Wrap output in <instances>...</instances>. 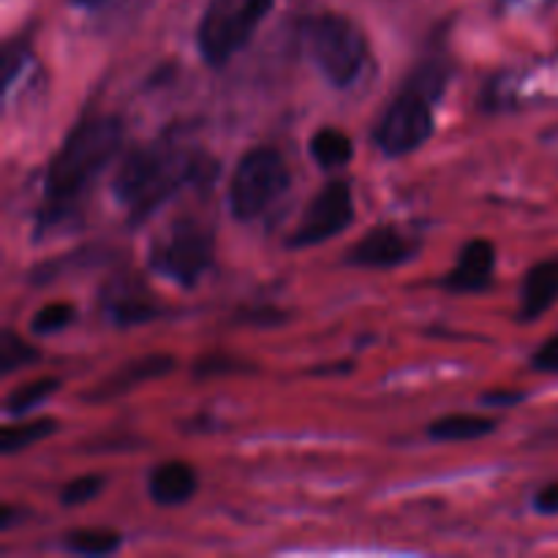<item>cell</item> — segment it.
Instances as JSON below:
<instances>
[{"instance_id":"obj_8","label":"cell","mask_w":558,"mask_h":558,"mask_svg":"<svg viewBox=\"0 0 558 558\" xmlns=\"http://www.w3.org/2000/svg\"><path fill=\"white\" fill-rule=\"evenodd\" d=\"M354 223V194L347 180H330L305 207L303 218L289 234V248H311L338 238Z\"/></svg>"},{"instance_id":"obj_20","label":"cell","mask_w":558,"mask_h":558,"mask_svg":"<svg viewBox=\"0 0 558 558\" xmlns=\"http://www.w3.org/2000/svg\"><path fill=\"white\" fill-rule=\"evenodd\" d=\"M76 319V308L71 303H47L33 314L31 330L33 336H54V332L65 330L71 322Z\"/></svg>"},{"instance_id":"obj_7","label":"cell","mask_w":558,"mask_h":558,"mask_svg":"<svg viewBox=\"0 0 558 558\" xmlns=\"http://www.w3.org/2000/svg\"><path fill=\"white\" fill-rule=\"evenodd\" d=\"M150 270L178 287L191 289L202 281L216 262V234L194 218H178L150 245Z\"/></svg>"},{"instance_id":"obj_6","label":"cell","mask_w":558,"mask_h":558,"mask_svg":"<svg viewBox=\"0 0 558 558\" xmlns=\"http://www.w3.org/2000/svg\"><path fill=\"white\" fill-rule=\"evenodd\" d=\"M292 174L281 150L270 145L251 147L229 180V207L238 221H256L287 194Z\"/></svg>"},{"instance_id":"obj_25","label":"cell","mask_w":558,"mask_h":558,"mask_svg":"<svg viewBox=\"0 0 558 558\" xmlns=\"http://www.w3.org/2000/svg\"><path fill=\"white\" fill-rule=\"evenodd\" d=\"M534 510L539 515H558V480L537 490V496H534Z\"/></svg>"},{"instance_id":"obj_19","label":"cell","mask_w":558,"mask_h":558,"mask_svg":"<svg viewBox=\"0 0 558 558\" xmlns=\"http://www.w3.org/2000/svg\"><path fill=\"white\" fill-rule=\"evenodd\" d=\"M58 390H60L58 376H41V379L25 381V385H20L16 390L9 392V398H5V414H11V417H22V414L41 407L44 401H49Z\"/></svg>"},{"instance_id":"obj_12","label":"cell","mask_w":558,"mask_h":558,"mask_svg":"<svg viewBox=\"0 0 558 558\" xmlns=\"http://www.w3.org/2000/svg\"><path fill=\"white\" fill-rule=\"evenodd\" d=\"M496 245L490 240H469L458 254L456 267L439 281V287L450 294H480L494 283Z\"/></svg>"},{"instance_id":"obj_10","label":"cell","mask_w":558,"mask_h":558,"mask_svg":"<svg viewBox=\"0 0 558 558\" xmlns=\"http://www.w3.org/2000/svg\"><path fill=\"white\" fill-rule=\"evenodd\" d=\"M178 360L172 354H142V357L125 360L120 368H114L112 374L104 376L90 392L82 396V401L87 403H107L114 401V398H123L129 392L140 390L147 381L163 379L167 374H172Z\"/></svg>"},{"instance_id":"obj_2","label":"cell","mask_w":558,"mask_h":558,"mask_svg":"<svg viewBox=\"0 0 558 558\" xmlns=\"http://www.w3.org/2000/svg\"><path fill=\"white\" fill-rule=\"evenodd\" d=\"M218 163L194 147L174 142L140 145L120 161L112 178V194L129 210V223L140 227L183 185L210 183Z\"/></svg>"},{"instance_id":"obj_3","label":"cell","mask_w":558,"mask_h":558,"mask_svg":"<svg viewBox=\"0 0 558 558\" xmlns=\"http://www.w3.org/2000/svg\"><path fill=\"white\" fill-rule=\"evenodd\" d=\"M445 87L447 69L441 60L420 65L381 112L374 129V145L390 158L420 150L436 131L434 104H439Z\"/></svg>"},{"instance_id":"obj_9","label":"cell","mask_w":558,"mask_h":558,"mask_svg":"<svg viewBox=\"0 0 558 558\" xmlns=\"http://www.w3.org/2000/svg\"><path fill=\"white\" fill-rule=\"evenodd\" d=\"M417 251L420 240L414 234L403 232L396 223H381L347 251V262L352 267H365V270H392V267H401L414 259Z\"/></svg>"},{"instance_id":"obj_15","label":"cell","mask_w":558,"mask_h":558,"mask_svg":"<svg viewBox=\"0 0 558 558\" xmlns=\"http://www.w3.org/2000/svg\"><path fill=\"white\" fill-rule=\"evenodd\" d=\"M496 430V420L483 414H445L428 425V436L436 441H474L490 436Z\"/></svg>"},{"instance_id":"obj_18","label":"cell","mask_w":558,"mask_h":558,"mask_svg":"<svg viewBox=\"0 0 558 558\" xmlns=\"http://www.w3.org/2000/svg\"><path fill=\"white\" fill-rule=\"evenodd\" d=\"M120 545H123L120 532L104 526L74 529V532H69L63 537V548L76 556H109L118 554Z\"/></svg>"},{"instance_id":"obj_14","label":"cell","mask_w":558,"mask_h":558,"mask_svg":"<svg viewBox=\"0 0 558 558\" xmlns=\"http://www.w3.org/2000/svg\"><path fill=\"white\" fill-rule=\"evenodd\" d=\"M199 488L196 469L185 461H163L147 477V494L158 507H180Z\"/></svg>"},{"instance_id":"obj_24","label":"cell","mask_w":558,"mask_h":558,"mask_svg":"<svg viewBox=\"0 0 558 558\" xmlns=\"http://www.w3.org/2000/svg\"><path fill=\"white\" fill-rule=\"evenodd\" d=\"M532 368L539 374H558V332L532 354Z\"/></svg>"},{"instance_id":"obj_13","label":"cell","mask_w":558,"mask_h":558,"mask_svg":"<svg viewBox=\"0 0 558 558\" xmlns=\"http://www.w3.org/2000/svg\"><path fill=\"white\" fill-rule=\"evenodd\" d=\"M558 300V256L537 262L529 267L523 276L521 287V308H518V319L521 322H537L539 316L548 314Z\"/></svg>"},{"instance_id":"obj_11","label":"cell","mask_w":558,"mask_h":558,"mask_svg":"<svg viewBox=\"0 0 558 558\" xmlns=\"http://www.w3.org/2000/svg\"><path fill=\"white\" fill-rule=\"evenodd\" d=\"M101 308L107 319L118 327H136L158 319L161 308L147 292L145 283L134 276H118L104 283Z\"/></svg>"},{"instance_id":"obj_17","label":"cell","mask_w":558,"mask_h":558,"mask_svg":"<svg viewBox=\"0 0 558 558\" xmlns=\"http://www.w3.org/2000/svg\"><path fill=\"white\" fill-rule=\"evenodd\" d=\"M58 434V420L54 417H38V420H22V423L5 425L0 430V450L3 456H14V452L27 450L36 441L49 439Z\"/></svg>"},{"instance_id":"obj_27","label":"cell","mask_w":558,"mask_h":558,"mask_svg":"<svg viewBox=\"0 0 558 558\" xmlns=\"http://www.w3.org/2000/svg\"><path fill=\"white\" fill-rule=\"evenodd\" d=\"M71 5H76V9H98V5H104L107 0H69Z\"/></svg>"},{"instance_id":"obj_22","label":"cell","mask_w":558,"mask_h":558,"mask_svg":"<svg viewBox=\"0 0 558 558\" xmlns=\"http://www.w3.org/2000/svg\"><path fill=\"white\" fill-rule=\"evenodd\" d=\"M104 485H107V480H104L101 474H82V477L71 480L69 485H63V490H60V505L65 507L87 505V501L101 496Z\"/></svg>"},{"instance_id":"obj_5","label":"cell","mask_w":558,"mask_h":558,"mask_svg":"<svg viewBox=\"0 0 558 558\" xmlns=\"http://www.w3.org/2000/svg\"><path fill=\"white\" fill-rule=\"evenodd\" d=\"M272 3L276 0H213L196 27V47L205 63L213 69L227 65L254 38Z\"/></svg>"},{"instance_id":"obj_4","label":"cell","mask_w":558,"mask_h":558,"mask_svg":"<svg viewBox=\"0 0 558 558\" xmlns=\"http://www.w3.org/2000/svg\"><path fill=\"white\" fill-rule=\"evenodd\" d=\"M305 54L332 87H349L363 74L368 60V38L349 16L325 11L308 16L300 27Z\"/></svg>"},{"instance_id":"obj_21","label":"cell","mask_w":558,"mask_h":558,"mask_svg":"<svg viewBox=\"0 0 558 558\" xmlns=\"http://www.w3.org/2000/svg\"><path fill=\"white\" fill-rule=\"evenodd\" d=\"M36 360L38 349H33L31 343L22 341L14 330L3 332V341H0V371H3V374H11V371L36 363Z\"/></svg>"},{"instance_id":"obj_16","label":"cell","mask_w":558,"mask_h":558,"mask_svg":"<svg viewBox=\"0 0 558 558\" xmlns=\"http://www.w3.org/2000/svg\"><path fill=\"white\" fill-rule=\"evenodd\" d=\"M311 158L319 163L322 169H341L354 158V142L352 136L336 125H325L311 136Z\"/></svg>"},{"instance_id":"obj_26","label":"cell","mask_w":558,"mask_h":558,"mask_svg":"<svg viewBox=\"0 0 558 558\" xmlns=\"http://www.w3.org/2000/svg\"><path fill=\"white\" fill-rule=\"evenodd\" d=\"M523 398H526V392L521 390H488L480 396V401H483L485 407H515Z\"/></svg>"},{"instance_id":"obj_23","label":"cell","mask_w":558,"mask_h":558,"mask_svg":"<svg viewBox=\"0 0 558 558\" xmlns=\"http://www.w3.org/2000/svg\"><path fill=\"white\" fill-rule=\"evenodd\" d=\"M245 371H254V365H245V360L229 357V354H210V357H202L194 365V376H199V379H213V376L223 374H245Z\"/></svg>"},{"instance_id":"obj_1","label":"cell","mask_w":558,"mask_h":558,"mask_svg":"<svg viewBox=\"0 0 558 558\" xmlns=\"http://www.w3.org/2000/svg\"><path fill=\"white\" fill-rule=\"evenodd\" d=\"M120 145H123V123L112 114H90L69 131L47 167L44 178L47 202L38 213V232L69 227L85 191L118 156Z\"/></svg>"}]
</instances>
